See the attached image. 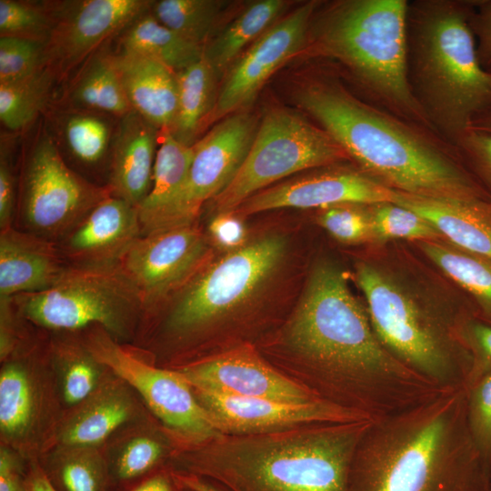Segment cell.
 <instances>
[{"mask_svg":"<svg viewBox=\"0 0 491 491\" xmlns=\"http://www.w3.org/2000/svg\"><path fill=\"white\" fill-rule=\"evenodd\" d=\"M276 367L321 399L374 421L428 402L444 388L395 357L376 335L346 273L323 262L285 325Z\"/></svg>","mask_w":491,"mask_h":491,"instance_id":"6da1fadb","label":"cell"},{"mask_svg":"<svg viewBox=\"0 0 491 491\" xmlns=\"http://www.w3.org/2000/svg\"><path fill=\"white\" fill-rule=\"evenodd\" d=\"M296 97L359 169L383 185L425 197L490 200L454 145L359 98L337 78L311 79Z\"/></svg>","mask_w":491,"mask_h":491,"instance_id":"7a4b0ae2","label":"cell"},{"mask_svg":"<svg viewBox=\"0 0 491 491\" xmlns=\"http://www.w3.org/2000/svg\"><path fill=\"white\" fill-rule=\"evenodd\" d=\"M491 464L473 439L466 387L374 421L356 450L351 491H488Z\"/></svg>","mask_w":491,"mask_h":491,"instance_id":"3957f363","label":"cell"},{"mask_svg":"<svg viewBox=\"0 0 491 491\" xmlns=\"http://www.w3.org/2000/svg\"><path fill=\"white\" fill-rule=\"evenodd\" d=\"M374 421L220 435L181 456L185 472L226 491H351L354 458Z\"/></svg>","mask_w":491,"mask_h":491,"instance_id":"277c9868","label":"cell"},{"mask_svg":"<svg viewBox=\"0 0 491 491\" xmlns=\"http://www.w3.org/2000/svg\"><path fill=\"white\" fill-rule=\"evenodd\" d=\"M471 0H408V80L433 130L452 145L491 105V73L476 53Z\"/></svg>","mask_w":491,"mask_h":491,"instance_id":"5b68a950","label":"cell"},{"mask_svg":"<svg viewBox=\"0 0 491 491\" xmlns=\"http://www.w3.org/2000/svg\"><path fill=\"white\" fill-rule=\"evenodd\" d=\"M407 5L408 0L333 2L314 15L313 44L319 55L347 68L366 101L435 132L408 80Z\"/></svg>","mask_w":491,"mask_h":491,"instance_id":"8992f818","label":"cell"},{"mask_svg":"<svg viewBox=\"0 0 491 491\" xmlns=\"http://www.w3.org/2000/svg\"><path fill=\"white\" fill-rule=\"evenodd\" d=\"M286 252L280 235L257 238L208 258L188 279L144 311L142 320L159 318L160 334L169 342H200L229 320L266 285Z\"/></svg>","mask_w":491,"mask_h":491,"instance_id":"52a82bcc","label":"cell"},{"mask_svg":"<svg viewBox=\"0 0 491 491\" xmlns=\"http://www.w3.org/2000/svg\"><path fill=\"white\" fill-rule=\"evenodd\" d=\"M356 281L376 335L395 357L444 388L466 387L473 357L461 332L469 318L449 317L421 305L370 264L357 266Z\"/></svg>","mask_w":491,"mask_h":491,"instance_id":"ba28073f","label":"cell"},{"mask_svg":"<svg viewBox=\"0 0 491 491\" xmlns=\"http://www.w3.org/2000/svg\"><path fill=\"white\" fill-rule=\"evenodd\" d=\"M13 298L22 318L34 326L65 332L96 326L117 342L135 336L144 314L142 295L121 262L68 265L49 289Z\"/></svg>","mask_w":491,"mask_h":491,"instance_id":"9c48e42d","label":"cell"},{"mask_svg":"<svg viewBox=\"0 0 491 491\" xmlns=\"http://www.w3.org/2000/svg\"><path fill=\"white\" fill-rule=\"evenodd\" d=\"M13 226L57 243L98 203L111 195L65 160L44 120L22 148Z\"/></svg>","mask_w":491,"mask_h":491,"instance_id":"30bf717a","label":"cell"},{"mask_svg":"<svg viewBox=\"0 0 491 491\" xmlns=\"http://www.w3.org/2000/svg\"><path fill=\"white\" fill-rule=\"evenodd\" d=\"M320 125L284 107L264 114L250 149L228 186L213 200L215 213L234 212L269 185L304 170L349 160Z\"/></svg>","mask_w":491,"mask_h":491,"instance_id":"8fae6325","label":"cell"},{"mask_svg":"<svg viewBox=\"0 0 491 491\" xmlns=\"http://www.w3.org/2000/svg\"><path fill=\"white\" fill-rule=\"evenodd\" d=\"M86 329L83 342L94 357L132 386L179 439L195 447L222 435L179 372L138 358L100 326Z\"/></svg>","mask_w":491,"mask_h":491,"instance_id":"7c38bea8","label":"cell"},{"mask_svg":"<svg viewBox=\"0 0 491 491\" xmlns=\"http://www.w3.org/2000/svg\"><path fill=\"white\" fill-rule=\"evenodd\" d=\"M258 121L250 113L232 114L193 145V157L185 186L143 235L198 221L208 200L221 194L234 179L255 138Z\"/></svg>","mask_w":491,"mask_h":491,"instance_id":"4fadbf2b","label":"cell"},{"mask_svg":"<svg viewBox=\"0 0 491 491\" xmlns=\"http://www.w3.org/2000/svg\"><path fill=\"white\" fill-rule=\"evenodd\" d=\"M148 0L47 1L52 29L45 45V64L58 84L100 48L115 40L146 12Z\"/></svg>","mask_w":491,"mask_h":491,"instance_id":"5bb4252c","label":"cell"},{"mask_svg":"<svg viewBox=\"0 0 491 491\" xmlns=\"http://www.w3.org/2000/svg\"><path fill=\"white\" fill-rule=\"evenodd\" d=\"M193 388L293 404L323 400L292 380L248 344L225 348L176 369Z\"/></svg>","mask_w":491,"mask_h":491,"instance_id":"9a60e30c","label":"cell"},{"mask_svg":"<svg viewBox=\"0 0 491 491\" xmlns=\"http://www.w3.org/2000/svg\"><path fill=\"white\" fill-rule=\"evenodd\" d=\"M209 256L208 240L197 221L142 235L121 265L139 289L145 311L180 286Z\"/></svg>","mask_w":491,"mask_h":491,"instance_id":"2e32d148","label":"cell"},{"mask_svg":"<svg viewBox=\"0 0 491 491\" xmlns=\"http://www.w3.org/2000/svg\"><path fill=\"white\" fill-rule=\"evenodd\" d=\"M318 3L309 1L279 19L256 39L227 72L209 120L251 102L271 75L305 45Z\"/></svg>","mask_w":491,"mask_h":491,"instance_id":"e0dca14e","label":"cell"},{"mask_svg":"<svg viewBox=\"0 0 491 491\" xmlns=\"http://www.w3.org/2000/svg\"><path fill=\"white\" fill-rule=\"evenodd\" d=\"M193 390L212 424L222 435L267 434L318 423L372 420L325 400L293 404Z\"/></svg>","mask_w":491,"mask_h":491,"instance_id":"ac0fdd59","label":"cell"},{"mask_svg":"<svg viewBox=\"0 0 491 491\" xmlns=\"http://www.w3.org/2000/svg\"><path fill=\"white\" fill-rule=\"evenodd\" d=\"M395 190L363 171L331 167L283 182L250 196L234 213L247 215L280 208H326L342 204L394 202Z\"/></svg>","mask_w":491,"mask_h":491,"instance_id":"d6986e66","label":"cell"},{"mask_svg":"<svg viewBox=\"0 0 491 491\" xmlns=\"http://www.w3.org/2000/svg\"><path fill=\"white\" fill-rule=\"evenodd\" d=\"M142 236L138 208L109 195L76 224L56 246L68 265L120 263Z\"/></svg>","mask_w":491,"mask_h":491,"instance_id":"ffe728a7","label":"cell"},{"mask_svg":"<svg viewBox=\"0 0 491 491\" xmlns=\"http://www.w3.org/2000/svg\"><path fill=\"white\" fill-rule=\"evenodd\" d=\"M118 118L53 102L43 120L66 163L87 180L107 186Z\"/></svg>","mask_w":491,"mask_h":491,"instance_id":"44dd1931","label":"cell"},{"mask_svg":"<svg viewBox=\"0 0 491 491\" xmlns=\"http://www.w3.org/2000/svg\"><path fill=\"white\" fill-rule=\"evenodd\" d=\"M160 132L134 110L118 118L106 185L113 196L137 208L145 199L152 185Z\"/></svg>","mask_w":491,"mask_h":491,"instance_id":"7402d4cb","label":"cell"},{"mask_svg":"<svg viewBox=\"0 0 491 491\" xmlns=\"http://www.w3.org/2000/svg\"><path fill=\"white\" fill-rule=\"evenodd\" d=\"M67 266L55 243L14 226L0 231V296L45 291Z\"/></svg>","mask_w":491,"mask_h":491,"instance_id":"603a6c76","label":"cell"},{"mask_svg":"<svg viewBox=\"0 0 491 491\" xmlns=\"http://www.w3.org/2000/svg\"><path fill=\"white\" fill-rule=\"evenodd\" d=\"M114 57L131 109L160 131H169L178 105L176 72L135 53L115 49Z\"/></svg>","mask_w":491,"mask_h":491,"instance_id":"cb8c5ba5","label":"cell"},{"mask_svg":"<svg viewBox=\"0 0 491 491\" xmlns=\"http://www.w3.org/2000/svg\"><path fill=\"white\" fill-rule=\"evenodd\" d=\"M427 220L462 249L491 259V201L418 196L395 191L394 202Z\"/></svg>","mask_w":491,"mask_h":491,"instance_id":"d4e9b609","label":"cell"},{"mask_svg":"<svg viewBox=\"0 0 491 491\" xmlns=\"http://www.w3.org/2000/svg\"><path fill=\"white\" fill-rule=\"evenodd\" d=\"M105 45L73 74L56 104L115 117L131 109L115 63L114 51Z\"/></svg>","mask_w":491,"mask_h":491,"instance_id":"484cf974","label":"cell"},{"mask_svg":"<svg viewBox=\"0 0 491 491\" xmlns=\"http://www.w3.org/2000/svg\"><path fill=\"white\" fill-rule=\"evenodd\" d=\"M288 5L283 0L254 2L206 42L203 56L218 79L229 70L246 47L248 48L282 17Z\"/></svg>","mask_w":491,"mask_h":491,"instance_id":"4316f807","label":"cell"},{"mask_svg":"<svg viewBox=\"0 0 491 491\" xmlns=\"http://www.w3.org/2000/svg\"><path fill=\"white\" fill-rule=\"evenodd\" d=\"M117 50L135 53L179 72L203 58L204 46L162 25L149 9L135 18L116 38Z\"/></svg>","mask_w":491,"mask_h":491,"instance_id":"83f0119b","label":"cell"},{"mask_svg":"<svg viewBox=\"0 0 491 491\" xmlns=\"http://www.w3.org/2000/svg\"><path fill=\"white\" fill-rule=\"evenodd\" d=\"M193 145L177 141L169 131L160 132L152 185L138 207L142 235L181 193L190 169Z\"/></svg>","mask_w":491,"mask_h":491,"instance_id":"f1b7e54d","label":"cell"},{"mask_svg":"<svg viewBox=\"0 0 491 491\" xmlns=\"http://www.w3.org/2000/svg\"><path fill=\"white\" fill-rule=\"evenodd\" d=\"M176 75L178 105L169 132L180 143L192 146L215 107L218 78L204 56Z\"/></svg>","mask_w":491,"mask_h":491,"instance_id":"f546056e","label":"cell"},{"mask_svg":"<svg viewBox=\"0 0 491 491\" xmlns=\"http://www.w3.org/2000/svg\"><path fill=\"white\" fill-rule=\"evenodd\" d=\"M421 247L471 296L477 317L491 324V259L437 240L423 241Z\"/></svg>","mask_w":491,"mask_h":491,"instance_id":"4dcf8cb0","label":"cell"},{"mask_svg":"<svg viewBox=\"0 0 491 491\" xmlns=\"http://www.w3.org/2000/svg\"><path fill=\"white\" fill-rule=\"evenodd\" d=\"M55 84L54 72L44 65L32 75L0 84V121L11 134L25 132L52 103Z\"/></svg>","mask_w":491,"mask_h":491,"instance_id":"1f68e13d","label":"cell"},{"mask_svg":"<svg viewBox=\"0 0 491 491\" xmlns=\"http://www.w3.org/2000/svg\"><path fill=\"white\" fill-rule=\"evenodd\" d=\"M131 412V403L124 394L103 393L69 421L61 435L62 441L74 447L98 445L124 424Z\"/></svg>","mask_w":491,"mask_h":491,"instance_id":"d6a6232c","label":"cell"},{"mask_svg":"<svg viewBox=\"0 0 491 491\" xmlns=\"http://www.w3.org/2000/svg\"><path fill=\"white\" fill-rule=\"evenodd\" d=\"M36 414V394L30 373L20 361L6 363L0 374V427L9 439L31 430Z\"/></svg>","mask_w":491,"mask_h":491,"instance_id":"836d02e7","label":"cell"},{"mask_svg":"<svg viewBox=\"0 0 491 491\" xmlns=\"http://www.w3.org/2000/svg\"><path fill=\"white\" fill-rule=\"evenodd\" d=\"M225 5L220 0H158L152 1L149 11L165 26L204 46Z\"/></svg>","mask_w":491,"mask_h":491,"instance_id":"e575fe53","label":"cell"},{"mask_svg":"<svg viewBox=\"0 0 491 491\" xmlns=\"http://www.w3.org/2000/svg\"><path fill=\"white\" fill-rule=\"evenodd\" d=\"M56 491H116L109 465L90 451H72L42 467Z\"/></svg>","mask_w":491,"mask_h":491,"instance_id":"d590c367","label":"cell"},{"mask_svg":"<svg viewBox=\"0 0 491 491\" xmlns=\"http://www.w3.org/2000/svg\"><path fill=\"white\" fill-rule=\"evenodd\" d=\"M53 354L63 363V396L66 403L84 401L94 391L99 376L100 363L81 344L61 342L52 344Z\"/></svg>","mask_w":491,"mask_h":491,"instance_id":"8d00e7d4","label":"cell"},{"mask_svg":"<svg viewBox=\"0 0 491 491\" xmlns=\"http://www.w3.org/2000/svg\"><path fill=\"white\" fill-rule=\"evenodd\" d=\"M373 237L436 240L441 234L424 217L392 202L369 205Z\"/></svg>","mask_w":491,"mask_h":491,"instance_id":"74e56055","label":"cell"},{"mask_svg":"<svg viewBox=\"0 0 491 491\" xmlns=\"http://www.w3.org/2000/svg\"><path fill=\"white\" fill-rule=\"evenodd\" d=\"M52 17L45 2L0 0V36H15L46 43Z\"/></svg>","mask_w":491,"mask_h":491,"instance_id":"f35d334b","label":"cell"},{"mask_svg":"<svg viewBox=\"0 0 491 491\" xmlns=\"http://www.w3.org/2000/svg\"><path fill=\"white\" fill-rule=\"evenodd\" d=\"M165 455L164 445L155 437L131 439L108 464L116 488L154 472Z\"/></svg>","mask_w":491,"mask_h":491,"instance_id":"ab89813d","label":"cell"},{"mask_svg":"<svg viewBox=\"0 0 491 491\" xmlns=\"http://www.w3.org/2000/svg\"><path fill=\"white\" fill-rule=\"evenodd\" d=\"M45 45L37 40L0 36V84L26 78L43 67Z\"/></svg>","mask_w":491,"mask_h":491,"instance_id":"60d3db41","label":"cell"},{"mask_svg":"<svg viewBox=\"0 0 491 491\" xmlns=\"http://www.w3.org/2000/svg\"><path fill=\"white\" fill-rule=\"evenodd\" d=\"M369 205L342 204L323 208L317 222L339 242L361 243L373 237Z\"/></svg>","mask_w":491,"mask_h":491,"instance_id":"b9f144b4","label":"cell"},{"mask_svg":"<svg viewBox=\"0 0 491 491\" xmlns=\"http://www.w3.org/2000/svg\"><path fill=\"white\" fill-rule=\"evenodd\" d=\"M466 388L469 430L478 449L491 464V371Z\"/></svg>","mask_w":491,"mask_h":491,"instance_id":"7bdbcfd3","label":"cell"},{"mask_svg":"<svg viewBox=\"0 0 491 491\" xmlns=\"http://www.w3.org/2000/svg\"><path fill=\"white\" fill-rule=\"evenodd\" d=\"M455 147L491 200V135L469 129Z\"/></svg>","mask_w":491,"mask_h":491,"instance_id":"ee69618b","label":"cell"},{"mask_svg":"<svg viewBox=\"0 0 491 491\" xmlns=\"http://www.w3.org/2000/svg\"><path fill=\"white\" fill-rule=\"evenodd\" d=\"M14 134L1 135L0 143V231L14 225L17 200V174L13 162Z\"/></svg>","mask_w":491,"mask_h":491,"instance_id":"f6af8a7d","label":"cell"},{"mask_svg":"<svg viewBox=\"0 0 491 491\" xmlns=\"http://www.w3.org/2000/svg\"><path fill=\"white\" fill-rule=\"evenodd\" d=\"M461 335L473 357V368L467 387L481 376L491 371V324L473 316L463 326Z\"/></svg>","mask_w":491,"mask_h":491,"instance_id":"bcb514c9","label":"cell"},{"mask_svg":"<svg viewBox=\"0 0 491 491\" xmlns=\"http://www.w3.org/2000/svg\"><path fill=\"white\" fill-rule=\"evenodd\" d=\"M206 232L208 243L226 252L246 244V228L234 212L215 213L207 224Z\"/></svg>","mask_w":491,"mask_h":491,"instance_id":"7dc6e473","label":"cell"},{"mask_svg":"<svg viewBox=\"0 0 491 491\" xmlns=\"http://www.w3.org/2000/svg\"><path fill=\"white\" fill-rule=\"evenodd\" d=\"M471 27L482 67L491 73V0H471Z\"/></svg>","mask_w":491,"mask_h":491,"instance_id":"c3c4849f","label":"cell"},{"mask_svg":"<svg viewBox=\"0 0 491 491\" xmlns=\"http://www.w3.org/2000/svg\"><path fill=\"white\" fill-rule=\"evenodd\" d=\"M25 473L17 456L7 449L0 452V491H26Z\"/></svg>","mask_w":491,"mask_h":491,"instance_id":"681fc988","label":"cell"},{"mask_svg":"<svg viewBox=\"0 0 491 491\" xmlns=\"http://www.w3.org/2000/svg\"><path fill=\"white\" fill-rule=\"evenodd\" d=\"M116 491H185V488L175 479L173 469H163L118 486Z\"/></svg>","mask_w":491,"mask_h":491,"instance_id":"f907efd6","label":"cell"},{"mask_svg":"<svg viewBox=\"0 0 491 491\" xmlns=\"http://www.w3.org/2000/svg\"><path fill=\"white\" fill-rule=\"evenodd\" d=\"M174 475L183 487L192 491H226L217 483L192 473L174 470Z\"/></svg>","mask_w":491,"mask_h":491,"instance_id":"816d5d0a","label":"cell"},{"mask_svg":"<svg viewBox=\"0 0 491 491\" xmlns=\"http://www.w3.org/2000/svg\"><path fill=\"white\" fill-rule=\"evenodd\" d=\"M26 491H56L42 466L33 465L27 470Z\"/></svg>","mask_w":491,"mask_h":491,"instance_id":"f5cc1de1","label":"cell"},{"mask_svg":"<svg viewBox=\"0 0 491 491\" xmlns=\"http://www.w3.org/2000/svg\"><path fill=\"white\" fill-rule=\"evenodd\" d=\"M470 129L491 135V105L473 119Z\"/></svg>","mask_w":491,"mask_h":491,"instance_id":"db71d44e","label":"cell"},{"mask_svg":"<svg viewBox=\"0 0 491 491\" xmlns=\"http://www.w3.org/2000/svg\"><path fill=\"white\" fill-rule=\"evenodd\" d=\"M184 488H185V487H184ZM185 491H192V490H190V489H187V488H185Z\"/></svg>","mask_w":491,"mask_h":491,"instance_id":"11a10c76","label":"cell"},{"mask_svg":"<svg viewBox=\"0 0 491 491\" xmlns=\"http://www.w3.org/2000/svg\"><path fill=\"white\" fill-rule=\"evenodd\" d=\"M488 491H491V484H490V487H489V490Z\"/></svg>","mask_w":491,"mask_h":491,"instance_id":"9f6ffc18","label":"cell"}]
</instances>
